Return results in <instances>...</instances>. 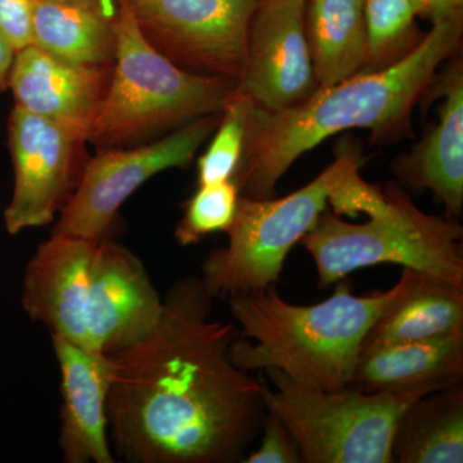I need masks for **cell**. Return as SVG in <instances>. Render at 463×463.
<instances>
[{"label": "cell", "mask_w": 463, "mask_h": 463, "mask_svg": "<svg viewBox=\"0 0 463 463\" xmlns=\"http://www.w3.org/2000/svg\"><path fill=\"white\" fill-rule=\"evenodd\" d=\"M201 279L176 283L154 328L109 354V429L134 463L242 461L265 419L263 381L232 362L236 325L210 318Z\"/></svg>", "instance_id": "obj_1"}, {"label": "cell", "mask_w": 463, "mask_h": 463, "mask_svg": "<svg viewBox=\"0 0 463 463\" xmlns=\"http://www.w3.org/2000/svg\"><path fill=\"white\" fill-rule=\"evenodd\" d=\"M8 142L14 185L5 212L9 234L53 222L71 199L88 158L83 137L14 106Z\"/></svg>", "instance_id": "obj_11"}, {"label": "cell", "mask_w": 463, "mask_h": 463, "mask_svg": "<svg viewBox=\"0 0 463 463\" xmlns=\"http://www.w3.org/2000/svg\"><path fill=\"white\" fill-rule=\"evenodd\" d=\"M413 274L403 268L392 288L364 297H355L339 281L331 298L313 306L288 303L274 285L232 298V316L241 327L231 345L232 362L248 373L281 371L307 388H347L365 336Z\"/></svg>", "instance_id": "obj_4"}, {"label": "cell", "mask_w": 463, "mask_h": 463, "mask_svg": "<svg viewBox=\"0 0 463 463\" xmlns=\"http://www.w3.org/2000/svg\"><path fill=\"white\" fill-rule=\"evenodd\" d=\"M261 443L255 452L243 457L245 463H301L300 452L294 438L274 414L267 412Z\"/></svg>", "instance_id": "obj_24"}, {"label": "cell", "mask_w": 463, "mask_h": 463, "mask_svg": "<svg viewBox=\"0 0 463 463\" xmlns=\"http://www.w3.org/2000/svg\"><path fill=\"white\" fill-rule=\"evenodd\" d=\"M419 16L431 20V23L441 20L463 11V0H413Z\"/></svg>", "instance_id": "obj_26"}, {"label": "cell", "mask_w": 463, "mask_h": 463, "mask_svg": "<svg viewBox=\"0 0 463 463\" xmlns=\"http://www.w3.org/2000/svg\"><path fill=\"white\" fill-rule=\"evenodd\" d=\"M306 27L318 88L364 71L367 63L364 0H307Z\"/></svg>", "instance_id": "obj_18"}, {"label": "cell", "mask_w": 463, "mask_h": 463, "mask_svg": "<svg viewBox=\"0 0 463 463\" xmlns=\"http://www.w3.org/2000/svg\"><path fill=\"white\" fill-rule=\"evenodd\" d=\"M61 373L62 426L60 447L66 463L115 462L109 443L108 401L111 359L52 335Z\"/></svg>", "instance_id": "obj_14"}, {"label": "cell", "mask_w": 463, "mask_h": 463, "mask_svg": "<svg viewBox=\"0 0 463 463\" xmlns=\"http://www.w3.org/2000/svg\"><path fill=\"white\" fill-rule=\"evenodd\" d=\"M33 0H0V33L14 50L33 44Z\"/></svg>", "instance_id": "obj_25"}, {"label": "cell", "mask_w": 463, "mask_h": 463, "mask_svg": "<svg viewBox=\"0 0 463 463\" xmlns=\"http://www.w3.org/2000/svg\"><path fill=\"white\" fill-rule=\"evenodd\" d=\"M33 44L67 62L112 66L116 18L90 8L33 0Z\"/></svg>", "instance_id": "obj_20"}, {"label": "cell", "mask_w": 463, "mask_h": 463, "mask_svg": "<svg viewBox=\"0 0 463 463\" xmlns=\"http://www.w3.org/2000/svg\"><path fill=\"white\" fill-rule=\"evenodd\" d=\"M221 118L222 112L203 116L141 147L100 148L96 156L88 158L80 182L52 234L109 239L125 201L156 174L190 165Z\"/></svg>", "instance_id": "obj_10"}, {"label": "cell", "mask_w": 463, "mask_h": 463, "mask_svg": "<svg viewBox=\"0 0 463 463\" xmlns=\"http://www.w3.org/2000/svg\"><path fill=\"white\" fill-rule=\"evenodd\" d=\"M364 224L323 212L301 239L315 260L321 288L361 268L398 264L463 288V231L455 222L421 212L398 188L383 190Z\"/></svg>", "instance_id": "obj_6"}, {"label": "cell", "mask_w": 463, "mask_h": 463, "mask_svg": "<svg viewBox=\"0 0 463 463\" xmlns=\"http://www.w3.org/2000/svg\"><path fill=\"white\" fill-rule=\"evenodd\" d=\"M463 332V288L414 270L407 288L380 316L362 352Z\"/></svg>", "instance_id": "obj_17"}, {"label": "cell", "mask_w": 463, "mask_h": 463, "mask_svg": "<svg viewBox=\"0 0 463 463\" xmlns=\"http://www.w3.org/2000/svg\"><path fill=\"white\" fill-rule=\"evenodd\" d=\"M234 81L192 74L155 50L121 0L111 80L88 142L111 148L221 114Z\"/></svg>", "instance_id": "obj_5"}, {"label": "cell", "mask_w": 463, "mask_h": 463, "mask_svg": "<svg viewBox=\"0 0 463 463\" xmlns=\"http://www.w3.org/2000/svg\"><path fill=\"white\" fill-rule=\"evenodd\" d=\"M437 78V76H435ZM437 93L444 97L439 123L410 156L399 163L398 172L414 190H429L452 216L463 207V71L456 62L434 79Z\"/></svg>", "instance_id": "obj_15"}, {"label": "cell", "mask_w": 463, "mask_h": 463, "mask_svg": "<svg viewBox=\"0 0 463 463\" xmlns=\"http://www.w3.org/2000/svg\"><path fill=\"white\" fill-rule=\"evenodd\" d=\"M246 106L248 99L233 91L222 112L214 138L197 161L199 185L232 181L233 178L245 143Z\"/></svg>", "instance_id": "obj_23"}, {"label": "cell", "mask_w": 463, "mask_h": 463, "mask_svg": "<svg viewBox=\"0 0 463 463\" xmlns=\"http://www.w3.org/2000/svg\"><path fill=\"white\" fill-rule=\"evenodd\" d=\"M364 164L350 152L300 190L282 199H251L240 194L228 245L203 265V285L210 297L230 298L263 291L279 281L292 248L312 230L331 194Z\"/></svg>", "instance_id": "obj_8"}, {"label": "cell", "mask_w": 463, "mask_h": 463, "mask_svg": "<svg viewBox=\"0 0 463 463\" xmlns=\"http://www.w3.org/2000/svg\"><path fill=\"white\" fill-rule=\"evenodd\" d=\"M47 2L93 9L111 18H118L121 7V0H47Z\"/></svg>", "instance_id": "obj_27"}, {"label": "cell", "mask_w": 463, "mask_h": 463, "mask_svg": "<svg viewBox=\"0 0 463 463\" xmlns=\"http://www.w3.org/2000/svg\"><path fill=\"white\" fill-rule=\"evenodd\" d=\"M392 457L399 463L463 462L462 383L428 392L407 408Z\"/></svg>", "instance_id": "obj_19"}, {"label": "cell", "mask_w": 463, "mask_h": 463, "mask_svg": "<svg viewBox=\"0 0 463 463\" xmlns=\"http://www.w3.org/2000/svg\"><path fill=\"white\" fill-rule=\"evenodd\" d=\"M463 35V11L432 23L413 50L392 65L361 71L281 111L246 106L242 156L232 181L240 194L269 199L301 155L349 129L389 137L405 127L414 103L428 91L439 66L457 53Z\"/></svg>", "instance_id": "obj_2"}, {"label": "cell", "mask_w": 463, "mask_h": 463, "mask_svg": "<svg viewBox=\"0 0 463 463\" xmlns=\"http://www.w3.org/2000/svg\"><path fill=\"white\" fill-rule=\"evenodd\" d=\"M265 411L288 429L306 463H392L398 423L417 399L435 390L365 392L307 388L281 371L267 370Z\"/></svg>", "instance_id": "obj_7"}, {"label": "cell", "mask_w": 463, "mask_h": 463, "mask_svg": "<svg viewBox=\"0 0 463 463\" xmlns=\"http://www.w3.org/2000/svg\"><path fill=\"white\" fill-rule=\"evenodd\" d=\"M240 191L233 181L199 185L176 227L179 245H194L215 232L227 233L236 215Z\"/></svg>", "instance_id": "obj_22"}, {"label": "cell", "mask_w": 463, "mask_h": 463, "mask_svg": "<svg viewBox=\"0 0 463 463\" xmlns=\"http://www.w3.org/2000/svg\"><path fill=\"white\" fill-rule=\"evenodd\" d=\"M463 332L364 350L356 364L353 388L365 392H399L449 388L462 381Z\"/></svg>", "instance_id": "obj_16"}, {"label": "cell", "mask_w": 463, "mask_h": 463, "mask_svg": "<svg viewBox=\"0 0 463 463\" xmlns=\"http://www.w3.org/2000/svg\"><path fill=\"white\" fill-rule=\"evenodd\" d=\"M146 41L192 74L239 83L261 0H123Z\"/></svg>", "instance_id": "obj_9"}, {"label": "cell", "mask_w": 463, "mask_h": 463, "mask_svg": "<svg viewBox=\"0 0 463 463\" xmlns=\"http://www.w3.org/2000/svg\"><path fill=\"white\" fill-rule=\"evenodd\" d=\"M14 54H16V50L0 33V93L8 90L9 72H11L12 63H14Z\"/></svg>", "instance_id": "obj_28"}, {"label": "cell", "mask_w": 463, "mask_h": 463, "mask_svg": "<svg viewBox=\"0 0 463 463\" xmlns=\"http://www.w3.org/2000/svg\"><path fill=\"white\" fill-rule=\"evenodd\" d=\"M307 0H261L252 18L245 71L234 93L267 111L309 99L318 88L306 27Z\"/></svg>", "instance_id": "obj_12"}, {"label": "cell", "mask_w": 463, "mask_h": 463, "mask_svg": "<svg viewBox=\"0 0 463 463\" xmlns=\"http://www.w3.org/2000/svg\"><path fill=\"white\" fill-rule=\"evenodd\" d=\"M419 16L413 0H364L365 30H367V63L364 71H373L392 65L413 48Z\"/></svg>", "instance_id": "obj_21"}, {"label": "cell", "mask_w": 463, "mask_h": 463, "mask_svg": "<svg viewBox=\"0 0 463 463\" xmlns=\"http://www.w3.org/2000/svg\"><path fill=\"white\" fill-rule=\"evenodd\" d=\"M23 307L52 335L109 355L156 326L164 300L142 261L120 243L51 234L27 264Z\"/></svg>", "instance_id": "obj_3"}, {"label": "cell", "mask_w": 463, "mask_h": 463, "mask_svg": "<svg viewBox=\"0 0 463 463\" xmlns=\"http://www.w3.org/2000/svg\"><path fill=\"white\" fill-rule=\"evenodd\" d=\"M111 74L112 66L67 62L32 44L14 54L8 90L17 108L60 124L88 142Z\"/></svg>", "instance_id": "obj_13"}]
</instances>
